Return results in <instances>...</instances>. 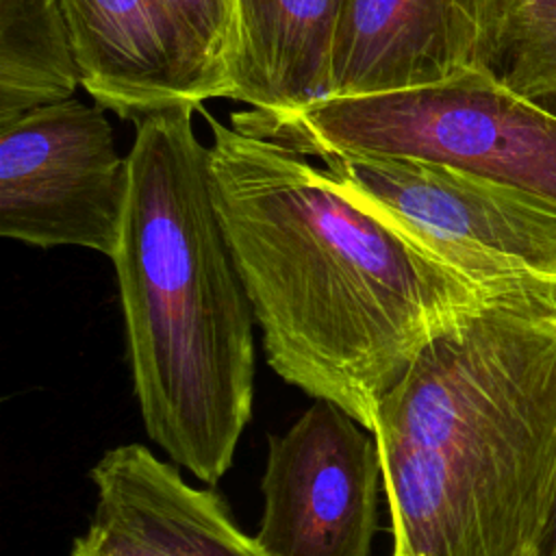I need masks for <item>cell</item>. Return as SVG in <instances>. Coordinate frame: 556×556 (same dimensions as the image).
I'll return each instance as SVG.
<instances>
[{"label": "cell", "mask_w": 556, "mask_h": 556, "mask_svg": "<svg viewBox=\"0 0 556 556\" xmlns=\"http://www.w3.org/2000/svg\"><path fill=\"white\" fill-rule=\"evenodd\" d=\"M206 119L215 204L269 367L374 430L380 400L426 343L497 293L424 252L289 143Z\"/></svg>", "instance_id": "6da1fadb"}, {"label": "cell", "mask_w": 556, "mask_h": 556, "mask_svg": "<svg viewBox=\"0 0 556 556\" xmlns=\"http://www.w3.org/2000/svg\"><path fill=\"white\" fill-rule=\"evenodd\" d=\"M371 432L391 556H536L556 493V293L463 313L380 400Z\"/></svg>", "instance_id": "7a4b0ae2"}, {"label": "cell", "mask_w": 556, "mask_h": 556, "mask_svg": "<svg viewBox=\"0 0 556 556\" xmlns=\"http://www.w3.org/2000/svg\"><path fill=\"white\" fill-rule=\"evenodd\" d=\"M191 102L135 122L128 198L111 256L143 428L215 486L254 402V308L213 193Z\"/></svg>", "instance_id": "3957f363"}, {"label": "cell", "mask_w": 556, "mask_h": 556, "mask_svg": "<svg viewBox=\"0 0 556 556\" xmlns=\"http://www.w3.org/2000/svg\"><path fill=\"white\" fill-rule=\"evenodd\" d=\"M230 122L302 154L441 163L556 206V113L482 70L406 91L326 98L282 115L250 109Z\"/></svg>", "instance_id": "277c9868"}, {"label": "cell", "mask_w": 556, "mask_h": 556, "mask_svg": "<svg viewBox=\"0 0 556 556\" xmlns=\"http://www.w3.org/2000/svg\"><path fill=\"white\" fill-rule=\"evenodd\" d=\"M361 206L456 271L497 293H556V206L519 189L441 163L319 156Z\"/></svg>", "instance_id": "5b68a950"}, {"label": "cell", "mask_w": 556, "mask_h": 556, "mask_svg": "<svg viewBox=\"0 0 556 556\" xmlns=\"http://www.w3.org/2000/svg\"><path fill=\"white\" fill-rule=\"evenodd\" d=\"M104 106L76 98L0 124V235L35 248L113 256L128 198Z\"/></svg>", "instance_id": "8992f818"}, {"label": "cell", "mask_w": 556, "mask_h": 556, "mask_svg": "<svg viewBox=\"0 0 556 556\" xmlns=\"http://www.w3.org/2000/svg\"><path fill=\"white\" fill-rule=\"evenodd\" d=\"M382 458L376 434L330 400L271 434L258 543L271 556H369Z\"/></svg>", "instance_id": "52a82bcc"}, {"label": "cell", "mask_w": 556, "mask_h": 556, "mask_svg": "<svg viewBox=\"0 0 556 556\" xmlns=\"http://www.w3.org/2000/svg\"><path fill=\"white\" fill-rule=\"evenodd\" d=\"M476 0H345L330 59V96L439 85L478 67Z\"/></svg>", "instance_id": "ba28073f"}, {"label": "cell", "mask_w": 556, "mask_h": 556, "mask_svg": "<svg viewBox=\"0 0 556 556\" xmlns=\"http://www.w3.org/2000/svg\"><path fill=\"white\" fill-rule=\"evenodd\" d=\"M345 0H237L228 96L282 115L330 96V59Z\"/></svg>", "instance_id": "9c48e42d"}, {"label": "cell", "mask_w": 556, "mask_h": 556, "mask_svg": "<svg viewBox=\"0 0 556 556\" xmlns=\"http://www.w3.org/2000/svg\"><path fill=\"white\" fill-rule=\"evenodd\" d=\"M63 4L80 85L96 104L137 122L152 111L189 102L154 0H63Z\"/></svg>", "instance_id": "30bf717a"}, {"label": "cell", "mask_w": 556, "mask_h": 556, "mask_svg": "<svg viewBox=\"0 0 556 556\" xmlns=\"http://www.w3.org/2000/svg\"><path fill=\"white\" fill-rule=\"evenodd\" d=\"M89 476L100 502L126 513L178 556H271L239 530L215 491L191 486L141 443L111 447Z\"/></svg>", "instance_id": "8fae6325"}, {"label": "cell", "mask_w": 556, "mask_h": 556, "mask_svg": "<svg viewBox=\"0 0 556 556\" xmlns=\"http://www.w3.org/2000/svg\"><path fill=\"white\" fill-rule=\"evenodd\" d=\"M78 85L63 0H0V124L70 100Z\"/></svg>", "instance_id": "7c38bea8"}, {"label": "cell", "mask_w": 556, "mask_h": 556, "mask_svg": "<svg viewBox=\"0 0 556 556\" xmlns=\"http://www.w3.org/2000/svg\"><path fill=\"white\" fill-rule=\"evenodd\" d=\"M478 67L556 113V0H476Z\"/></svg>", "instance_id": "4fadbf2b"}, {"label": "cell", "mask_w": 556, "mask_h": 556, "mask_svg": "<svg viewBox=\"0 0 556 556\" xmlns=\"http://www.w3.org/2000/svg\"><path fill=\"white\" fill-rule=\"evenodd\" d=\"M169 37L182 93L195 106L228 96L237 48V0H154Z\"/></svg>", "instance_id": "5bb4252c"}, {"label": "cell", "mask_w": 556, "mask_h": 556, "mask_svg": "<svg viewBox=\"0 0 556 556\" xmlns=\"http://www.w3.org/2000/svg\"><path fill=\"white\" fill-rule=\"evenodd\" d=\"M67 556H178L119 508L96 502L87 530L74 539Z\"/></svg>", "instance_id": "9a60e30c"}, {"label": "cell", "mask_w": 556, "mask_h": 556, "mask_svg": "<svg viewBox=\"0 0 556 556\" xmlns=\"http://www.w3.org/2000/svg\"><path fill=\"white\" fill-rule=\"evenodd\" d=\"M536 556H556V493H554V502L541 534V543H539V554Z\"/></svg>", "instance_id": "2e32d148"}]
</instances>
